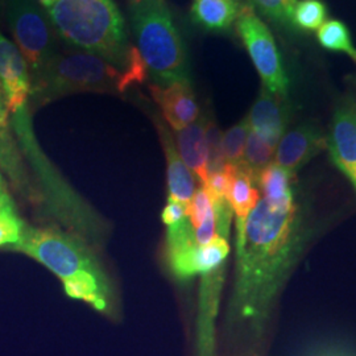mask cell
<instances>
[{
    "label": "cell",
    "mask_w": 356,
    "mask_h": 356,
    "mask_svg": "<svg viewBox=\"0 0 356 356\" xmlns=\"http://www.w3.org/2000/svg\"><path fill=\"white\" fill-rule=\"evenodd\" d=\"M312 227L305 206L297 200L275 206L260 200L236 242V273L229 317L261 334L272 309L306 245Z\"/></svg>",
    "instance_id": "1"
},
{
    "label": "cell",
    "mask_w": 356,
    "mask_h": 356,
    "mask_svg": "<svg viewBox=\"0 0 356 356\" xmlns=\"http://www.w3.org/2000/svg\"><path fill=\"white\" fill-rule=\"evenodd\" d=\"M45 11L57 36L79 51L122 69L143 61L114 0H56Z\"/></svg>",
    "instance_id": "2"
},
{
    "label": "cell",
    "mask_w": 356,
    "mask_h": 356,
    "mask_svg": "<svg viewBox=\"0 0 356 356\" xmlns=\"http://www.w3.org/2000/svg\"><path fill=\"white\" fill-rule=\"evenodd\" d=\"M147 73L143 61L122 69L94 53L58 51L31 79V97L44 104L76 92L123 94L143 83Z\"/></svg>",
    "instance_id": "3"
},
{
    "label": "cell",
    "mask_w": 356,
    "mask_h": 356,
    "mask_svg": "<svg viewBox=\"0 0 356 356\" xmlns=\"http://www.w3.org/2000/svg\"><path fill=\"white\" fill-rule=\"evenodd\" d=\"M136 49L157 85L191 81L188 49L165 0H129Z\"/></svg>",
    "instance_id": "4"
},
{
    "label": "cell",
    "mask_w": 356,
    "mask_h": 356,
    "mask_svg": "<svg viewBox=\"0 0 356 356\" xmlns=\"http://www.w3.org/2000/svg\"><path fill=\"white\" fill-rule=\"evenodd\" d=\"M13 250L35 259L63 281L79 270L102 273L89 248L76 236L60 229L26 226L20 242Z\"/></svg>",
    "instance_id": "5"
},
{
    "label": "cell",
    "mask_w": 356,
    "mask_h": 356,
    "mask_svg": "<svg viewBox=\"0 0 356 356\" xmlns=\"http://www.w3.org/2000/svg\"><path fill=\"white\" fill-rule=\"evenodd\" d=\"M3 10L32 79L58 51L57 33L38 0H3Z\"/></svg>",
    "instance_id": "6"
},
{
    "label": "cell",
    "mask_w": 356,
    "mask_h": 356,
    "mask_svg": "<svg viewBox=\"0 0 356 356\" xmlns=\"http://www.w3.org/2000/svg\"><path fill=\"white\" fill-rule=\"evenodd\" d=\"M235 26L260 76L263 88L275 95L289 98L291 79L276 40L267 24L248 4H244Z\"/></svg>",
    "instance_id": "7"
},
{
    "label": "cell",
    "mask_w": 356,
    "mask_h": 356,
    "mask_svg": "<svg viewBox=\"0 0 356 356\" xmlns=\"http://www.w3.org/2000/svg\"><path fill=\"white\" fill-rule=\"evenodd\" d=\"M326 149L334 165L350 181L356 170V101L353 97H344L338 103L326 136Z\"/></svg>",
    "instance_id": "8"
},
{
    "label": "cell",
    "mask_w": 356,
    "mask_h": 356,
    "mask_svg": "<svg viewBox=\"0 0 356 356\" xmlns=\"http://www.w3.org/2000/svg\"><path fill=\"white\" fill-rule=\"evenodd\" d=\"M0 86L11 116L28 107L31 74L26 58L11 40L0 32Z\"/></svg>",
    "instance_id": "9"
},
{
    "label": "cell",
    "mask_w": 356,
    "mask_h": 356,
    "mask_svg": "<svg viewBox=\"0 0 356 356\" xmlns=\"http://www.w3.org/2000/svg\"><path fill=\"white\" fill-rule=\"evenodd\" d=\"M226 264L202 275L197 317V355L216 356V321Z\"/></svg>",
    "instance_id": "10"
},
{
    "label": "cell",
    "mask_w": 356,
    "mask_h": 356,
    "mask_svg": "<svg viewBox=\"0 0 356 356\" xmlns=\"http://www.w3.org/2000/svg\"><path fill=\"white\" fill-rule=\"evenodd\" d=\"M291 115L292 106L289 98L275 95L266 88H261L247 118L251 131L276 148L286 132Z\"/></svg>",
    "instance_id": "11"
},
{
    "label": "cell",
    "mask_w": 356,
    "mask_h": 356,
    "mask_svg": "<svg viewBox=\"0 0 356 356\" xmlns=\"http://www.w3.org/2000/svg\"><path fill=\"white\" fill-rule=\"evenodd\" d=\"M323 149H326L323 132L317 126L305 123L285 132L276 147L273 161L296 175Z\"/></svg>",
    "instance_id": "12"
},
{
    "label": "cell",
    "mask_w": 356,
    "mask_h": 356,
    "mask_svg": "<svg viewBox=\"0 0 356 356\" xmlns=\"http://www.w3.org/2000/svg\"><path fill=\"white\" fill-rule=\"evenodd\" d=\"M229 254L227 239L216 236L204 245H191L176 252L166 254L172 273L179 280H188L197 275H204L222 266Z\"/></svg>",
    "instance_id": "13"
},
{
    "label": "cell",
    "mask_w": 356,
    "mask_h": 356,
    "mask_svg": "<svg viewBox=\"0 0 356 356\" xmlns=\"http://www.w3.org/2000/svg\"><path fill=\"white\" fill-rule=\"evenodd\" d=\"M154 102L161 108L166 123L175 131L191 126L200 118V106L191 81L149 86Z\"/></svg>",
    "instance_id": "14"
},
{
    "label": "cell",
    "mask_w": 356,
    "mask_h": 356,
    "mask_svg": "<svg viewBox=\"0 0 356 356\" xmlns=\"http://www.w3.org/2000/svg\"><path fill=\"white\" fill-rule=\"evenodd\" d=\"M0 172L13 182V186L26 198L33 200L35 191L26 173V164L13 136L10 111L3 89L0 86Z\"/></svg>",
    "instance_id": "15"
},
{
    "label": "cell",
    "mask_w": 356,
    "mask_h": 356,
    "mask_svg": "<svg viewBox=\"0 0 356 356\" xmlns=\"http://www.w3.org/2000/svg\"><path fill=\"white\" fill-rule=\"evenodd\" d=\"M154 123L165 153L169 200H175L189 206L191 197L197 191L195 177L191 173V169L182 161L170 131L159 119H154Z\"/></svg>",
    "instance_id": "16"
},
{
    "label": "cell",
    "mask_w": 356,
    "mask_h": 356,
    "mask_svg": "<svg viewBox=\"0 0 356 356\" xmlns=\"http://www.w3.org/2000/svg\"><path fill=\"white\" fill-rule=\"evenodd\" d=\"M207 118L200 116L191 126L176 131V147L178 153L191 169L194 177L204 185L209 178V147L206 138Z\"/></svg>",
    "instance_id": "17"
},
{
    "label": "cell",
    "mask_w": 356,
    "mask_h": 356,
    "mask_svg": "<svg viewBox=\"0 0 356 356\" xmlns=\"http://www.w3.org/2000/svg\"><path fill=\"white\" fill-rule=\"evenodd\" d=\"M243 7L241 0H193L191 20L207 32H229L235 26Z\"/></svg>",
    "instance_id": "18"
},
{
    "label": "cell",
    "mask_w": 356,
    "mask_h": 356,
    "mask_svg": "<svg viewBox=\"0 0 356 356\" xmlns=\"http://www.w3.org/2000/svg\"><path fill=\"white\" fill-rule=\"evenodd\" d=\"M227 201L236 219L235 241H238L243 236L248 216L260 201V191L256 186L254 176L242 163L235 165V175L229 186Z\"/></svg>",
    "instance_id": "19"
},
{
    "label": "cell",
    "mask_w": 356,
    "mask_h": 356,
    "mask_svg": "<svg viewBox=\"0 0 356 356\" xmlns=\"http://www.w3.org/2000/svg\"><path fill=\"white\" fill-rule=\"evenodd\" d=\"M65 293L74 300L85 301L99 312H107L110 307V285L106 276L98 272L79 270L76 275L65 279Z\"/></svg>",
    "instance_id": "20"
},
{
    "label": "cell",
    "mask_w": 356,
    "mask_h": 356,
    "mask_svg": "<svg viewBox=\"0 0 356 356\" xmlns=\"http://www.w3.org/2000/svg\"><path fill=\"white\" fill-rule=\"evenodd\" d=\"M256 186L268 204L289 206L297 200L296 175L275 161L260 172Z\"/></svg>",
    "instance_id": "21"
},
{
    "label": "cell",
    "mask_w": 356,
    "mask_h": 356,
    "mask_svg": "<svg viewBox=\"0 0 356 356\" xmlns=\"http://www.w3.org/2000/svg\"><path fill=\"white\" fill-rule=\"evenodd\" d=\"M319 45L329 51L343 53L356 64V47L348 26L343 22L331 19L317 31Z\"/></svg>",
    "instance_id": "22"
},
{
    "label": "cell",
    "mask_w": 356,
    "mask_h": 356,
    "mask_svg": "<svg viewBox=\"0 0 356 356\" xmlns=\"http://www.w3.org/2000/svg\"><path fill=\"white\" fill-rule=\"evenodd\" d=\"M327 20V7L322 0H298L292 15L296 31L317 32Z\"/></svg>",
    "instance_id": "23"
},
{
    "label": "cell",
    "mask_w": 356,
    "mask_h": 356,
    "mask_svg": "<svg viewBox=\"0 0 356 356\" xmlns=\"http://www.w3.org/2000/svg\"><path fill=\"white\" fill-rule=\"evenodd\" d=\"M275 152H276L275 147L269 145L267 141L259 138L254 131H250L244 154H243L242 164L254 176V182L257 181L260 172L264 168H267L270 163H273Z\"/></svg>",
    "instance_id": "24"
},
{
    "label": "cell",
    "mask_w": 356,
    "mask_h": 356,
    "mask_svg": "<svg viewBox=\"0 0 356 356\" xmlns=\"http://www.w3.org/2000/svg\"><path fill=\"white\" fill-rule=\"evenodd\" d=\"M298 0H248V6L270 23L294 32L293 10Z\"/></svg>",
    "instance_id": "25"
},
{
    "label": "cell",
    "mask_w": 356,
    "mask_h": 356,
    "mask_svg": "<svg viewBox=\"0 0 356 356\" xmlns=\"http://www.w3.org/2000/svg\"><path fill=\"white\" fill-rule=\"evenodd\" d=\"M248 118H244L242 122L227 129L222 136V151L226 164L238 165L243 160L247 139L250 135Z\"/></svg>",
    "instance_id": "26"
},
{
    "label": "cell",
    "mask_w": 356,
    "mask_h": 356,
    "mask_svg": "<svg viewBox=\"0 0 356 356\" xmlns=\"http://www.w3.org/2000/svg\"><path fill=\"white\" fill-rule=\"evenodd\" d=\"M26 225L19 216L15 204H0V247H11L20 242Z\"/></svg>",
    "instance_id": "27"
},
{
    "label": "cell",
    "mask_w": 356,
    "mask_h": 356,
    "mask_svg": "<svg viewBox=\"0 0 356 356\" xmlns=\"http://www.w3.org/2000/svg\"><path fill=\"white\" fill-rule=\"evenodd\" d=\"M222 136L223 134L214 122L207 120L206 138L209 147V173L216 172L226 165L223 151H222Z\"/></svg>",
    "instance_id": "28"
},
{
    "label": "cell",
    "mask_w": 356,
    "mask_h": 356,
    "mask_svg": "<svg viewBox=\"0 0 356 356\" xmlns=\"http://www.w3.org/2000/svg\"><path fill=\"white\" fill-rule=\"evenodd\" d=\"M211 210H213V202L210 200V195L204 186H200L191 197V202L188 206V219L191 222L193 229L202 225V222Z\"/></svg>",
    "instance_id": "29"
},
{
    "label": "cell",
    "mask_w": 356,
    "mask_h": 356,
    "mask_svg": "<svg viewBox=\"0 0 356 356\" xmlns=\"http://www.w3.org/2000/svg\"><path fill=\"white\" fill-rule=\"evenodd\" d=\"M186 216H188V204L168 198L165 209L163 210V216H161L163 222L165 223L166 226L176 225Z\"/></svg>",
    "instance_id": "30"
},
{
    "label": "cell",
    "mask_w": 356,
    "mask_h": 356,
    "mask_svg": "<svg viewBox=\"0 0 356 356\" xmlns=\"http://www.w3.org/2000/svg\"><path fill=\"white\" fill-rule=\"evenodd\" d=\"M312 356H353L348 353H346L343 350H338V348H323L316 351Z\"/></svg>",
    "instance_id": "31"
},
{
    "label": "cell",
    "mask_w": 356,
    "mask_h": 356,
    "mask_svg": "<svg viewBox=\"0 0 356 356\" xmlns=\"http://www.w3.org/2000/svg\"><path fill=\"white\" fill-rule=\"evenodd\" d=\"M0 195H1V197H10V194H8V191H7V185H6V182H4V177H3V175H1V172H0Z\"/></svg>",
    "instance_id": "32"
},
{
    "label": "cell",
    "mask_w": 356,
    "mask_h": 356,
    "mask_svg": "<svg viewBox=\"0 0 356 356\" xmlns=\"http://www.w3.org/2000/svg\"><path fill=\"white\" fill-rule=\"evenodd\" d=\"M38 1L44 10H47V8L51 7V4H53L56 0H38Z\"/></svg>",
    "instance_id": "33"
},
{
    "label": "cell",
    "mask_w": 356,
    "mask_h": 356,
    "mask_svg": "<svg viewBox=\"0 0 356 356\" xmlns=\"http://www.w3.org/2000/svg\"><path fill=\"white\" fill-rule=\"evenodd\" d=\"M0 204H13L11 197H1L0 195Z\"/></svg>",
    "instance_id": "34"
},
{
    "label": "cell",
    "mask_w": 356,
    "mask_h": 356,
    "mask_svg": "<svg viewBox=\"0 0 356 356\" xmlns=\"http://www.w3.org/2000/svg\"><path fill=\"white\" fill-rule=\"evenodd\" d=\"M350 182H351V184H353V185H354V188H355V191H356V170H355V173H354V176H353V178H351V179H350Z\"/></svg>",
    "instance_id": "35"
},
{
    "label": "cell",
    "mask_w": 356,
    "mask_h": 356,
    "mask_svg": "<svg viewBox=\"0 0 356 356\" xmlns=\"http://www.w3.org/2000/svg\"><path fill=\"white\" fill-rule=\"evenodd\" d=\"M0 10H3V0H0Z\"/></svg>",
    "instance_id": "36"
}]
</instances>
